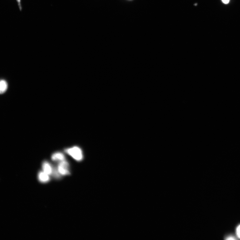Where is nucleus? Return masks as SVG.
Wrapping results in <instances>:
<instances>
[{
    "label": "nucleus",
    "instance_id": "3",
    "mask_svg": "<svg viewBox=\"0 0 240 240\" xmlns=\"http://www.w3.org/2000/svg\"><path fill=\"white\" fill-rule=\"evenodd\" d=\"M42 168L43 171L49 175L52 174L53 167L48 161L43 162L42 164Z\"/></svg>",
    "mask_w": 240,
    "mask_h": 240
},
{
    "label": "nucleus",
    "instance_id": "1",
    "mask_svg": "<svg viewBox=\"0 0 240 240\" xmlns=\"http://www.w3.org/2000/svg\"><path fill=\"white\" fill-rule=\"evenodd\" d=\"M65 152L75 160L80 161L83 158L82 150L79 147L75 146L65 149Z\"/></svg>",
    "mask_w": 240,
    "mask_h": 240
},
{
    "label": "nucleus",
    "instance_id": "8",
    "mask_svg": "<svg viewBox=\"0 0 240 240\" xmlns=\"http://www.w3.org/2000/svg\"><path fill=\"white\" fill-rule=\"evenodd\" d=\"M222 2L225 4H227L228 3H229L230 1V0H222Z\"/></svg>",
    "mask_w": 240,
    "mask_h": 240
},
{
    "label": "nucleus",
    "instance_id": "7",
    "mask_svg": "<svg viewBox=\"0 0 240 240\" xmlns=\"http://www.w3.org/2000/svg\"><path fill=\"white\" fill-rule=\"evenodd\" d=\"M236 232L238 237L240 238V225L238 227Z\"/></svg>",
    "mask_w": 240,
    "mask_h": 240
},
{
    "label": "nucleus",
    "instance_id": "4",
    "mask_svg": "<svg viewBox=\"0 0 240 240\" xmlns=\"http://www.w3.org/2000/svg\"><path fill=\"white\" fill-rule=\"evenodd\" d=\"M49 176L44 172H40L38 175V180L42 183H47L50 180Z\"/></svg>",
    "mask_w": 240,
    "mask_h": 240
},
{
    "label": "nucleus",
    "instance_id": "5",
    "mask_svg": "<svg viewBox=\"0 0 240 240\" xmlns=\"http://www.w3.org/2000/svg\"><path fill=\"white\" fill-rule=\"evenodd\" d=\"M51 158L53 161L60 162L65 160V157L64 154L60 152L53 153L51 156Z\"/></svg>",
    "mask_w": 240,
    "mask_h": 240
},
{
    "label": "nucleus",
    "instance_id": "9",
    "mask_svg": "<svg viewBox=\"0 0 240 240\" xmlns=\"http://www.w3.org/2000/svg\"><path fill=\"white\" fill-rule=\"evenodd\" d=\"M227 240H234L235 239L233 238V237H228V238L227 239Z\"/></svg>",
    "mask_w": 240,
    "mask_h": 240
},
{
    "label": "nucleus",
    "instance_id": "6",
    "mask_svg": "<svg viewBox=\"0 0 240 240\" xmlns=\"http://www.w3.org/2000/svg\"><path fill=\"white\" fill-rule=\"evenodd\" d=\"M8 84L6 81L4 80H0V94L5 93L7 90Z\"/></svg>",
    "mask_w": 240,
    "mask_h": 240
},
{
    "label": "nucleus",
    "instance_id": "2",
    "mask_svg": "<svg viewBox=\"0 0 240 240\" xmlns=\"http://www.w3.org/2000/svg\"><path fill=\"white\" fill-rule=\"evenodd\" d=\"M69 167L68 162L65 160L59 162L57 168L61 175L65 176L69 175L70 174Z\"/></svg>",
    "mask_w": 240,
    "mask_h": 240
}]
</instances>
